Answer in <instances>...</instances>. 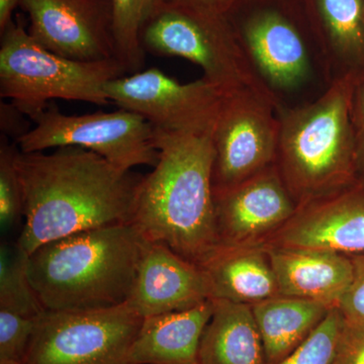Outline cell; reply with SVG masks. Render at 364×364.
<instances>
[{
    "label": "cell",
    "mask_w": 364,
    "mask_h": 364,
    "mask_svg": "<svg viewBox=\"0 0 364 364\" xmlns=\"http://www.w3.org/2000/svg\"><path fill=\"white\" fill-rule=\"evenodd\" d=\"M23 196L18 245L30 255L71 235L133 221L144 176L97 153L67 146L54 152L18 151Z\"/></svg>",
    "instance_id": "6da1fadb"
},
{
    "label": "cell",
    "mask_w": 364,
    "mask_h": 364,
    "mask_svg": "<svg viewBox=\"0 0 364 364\" xmlns=\"http://www.w3.org/2000/svg\"><path fill=\"white\" fill-rule=\"evenodd\" d=\"M212 132L171 133L155 128L159 160L143 177L133 223L158 242L200 265L219 247Z\"/></svg>",
    "instance_id": "7a4b0ae2"
},
{
    "label": "cell",
    "mask_w": 364,
    "mask_h": 364,
    "mask_svg": "<svg viewBox=\"0 0 364 364\" xmlns=\"http://www.w3.org/2000/svg\"><path fill=\"white\" fill-rule=\"evenodd\" d=\"M361 78L340 76L312 102L277 111V166L298 208L360 181L353 104Z\"/></svg>",
    "instance_id": "3957f363"
},
{
    "label": "cell",
    "mask_w": 364,
    "mask_h": 364,
    "mask_svg": "<svg viewBox=\"0 0 364 364\" xmlns=\"http://www.w3.org/2000/svg\"><path fill=\"white\" fill-rule=\"evenodd\" d=\"M144 240L133 223L49 242L30 254L28 277L46 311L97 310L130 296Z\"/></svg>",
    "instance_id": "277c9868"
},
{
    "label": "cell",
    "mask_w": 364,
    "mask_h": 364,
    "mask_svg": "<svg viewBox=\"0 0 364 364\" xmlns=\"http://www.w3.org/2000/svg\"><path fill=\"white\" fill-rule=\"evenodd\" d=\"M0 33V97L33 122L54 100L111 104L105 85L127 73L117 59L80 62L49 51L28 33L20 18Z\"/></svg>",
    "instance_id": "5b68a950"
},
{
    "label": "cell",
    "mask_w": 364,
    "mask_h": 364,
    "mask_svg": "<svg viewBox=\"0 0 364 364\" xmlns=\"http://www.w3.org/2000/svg\"><path fill=\"white\" fill-rule=\"evenodd\" d=\"M229 18L277 111L312 102L334 80L316 37H309L284 9L260 6Z\"/></svg>",
    "instance_id": "8992f818"
},
{
    "label": "cell",
    "mask_w": 364,
    "mask_h": 364,
    "mask_svg": "<svg viewBox=\"0 0 364 364\" xmlns=\"http://www.w3.org/2000/svg\"><path fill=\"white\" fill-rule=\"evenodd\" d=\"M141 44L145 52L179 57L200 66L203 78L225 95L250 88L272 98L254 71L229 16L162 4L144 26Z\"/></svg>",
    "instance_id": "52a82bcc"
},
{
    "label": "cell",
    "mask_w": 364,
    "mask_h": 364,
    "mask_svg": "<svg viewBox=\"0 0 364 364\" xmlns=\"http://www.w3.org/2000/svg\"><path fill=\"white\" fill-rule=\"evenodd\" d=\"M142 322L128 301L97 310L45 311L23 364H128Z\"/></svg>",
    "instance_id": "ba28073f"
},
{
    "label": "cell",
    "mask_w": 364,
    "mask_h": 364,
    "mask_svg": "<svg viewBox=\"0 0 364 364\" xmlns=\"http://www.w3.org/2000/svg\"><path fill=\"white\" fill-rule=\"evenodd\" d=\"M35 123L16 142L21 152L74 146L97 153L124 170L154 167L159 160L154 127L145 117L127 109L68 116L49 105Z\"/></svg>",
    "instance_id": "9c48e42d"
},
{
    "label": "cell",
    "mask_w": 364,
    "mask_h": 364,
    "mask_svg": "<svg viewBox=\"0 0 364 364\" xmlns=\"http://www.w3.org/2000/svg\"><path fill=\"white\" fill-rule=\"evenodd\" d=\"M277 105L250 88L225 95L213 129L214 191L233 188L277 163Z\"/></svg>",
    "instance_id": "30bf717a"
},
{
    "label": "cell",
    "mask_w": 364,
    "mask_h": 364,
    "mask_svg": "<svg viewBox=\"0 0 364 364\" xmlns=\"http://www.w3.org/2000/svg\"><path fill=\"white\" fill-rule=\"evenodd\" d=\"M105 92L111 104L140 114L154 128L183 134L212 132L225 97L207 79L182 85L156 68L114 79Z\"/></svg>",
    "instance_id": "8fae6325"
},
{
    "label": "cell",
    "mask_w": 364,
    "mask_h": 364,
    "mask_svg": "<svg viewBox=\"0 0 364 364\" xmlns=\"http://www.w3.org/2000/svg\"><path fill=\"white\" fill-rule=\"evenodd\" d=\"M28 32L64 58L80 62L117 59L112 0H21Z\"/></svg>",
    "instance_id": "7c38bea8"
},
{
    "label": "cell",
    "mask_w": 364,
    "mask_h": 364,
    "mask_svg": "<svg viewBox=\"0 0 364 364\" xmlns=\"http://www.w3.org/2000/svg\"><path fill=\"white\" fill-rule=\"evenodd\" d=\"M215 205L220 244L226 246L258 245L298 210L277 163L233 188L215 191Z\"/></svg>",
    "instance_id": "4fadbf2b"
},
{
    "label": "cell",
    "mask_w": 364,
    "mask_h": 364,
    "mask_svg": "<svg viewBox=\"0 0 364 364\" xmlns=\"http://www.w3.org/2000/svg\"><path fill=\"white\" fill-rule=\"evenodd\" d=\"M212 299L200 265L158 242L144 240L128 303L140 317L188 310Z\"/></svg>",
    "instance_id": "5bb4252c"
},
{
    "label": "cell",
    "mask_w": 364,
    "mask_h": 364,
    "mask_svg": "<svg viewBox=\"0 0 364 364\" xmlns=\"http://www.w3.org/2000/svg\"><path fill=\"white\" fill-rule=\"evenodd\" d=\"M269 245L364 252V182L301 205Z\"/></svg>",
    "instance_id": "9a60e30c"
},
{
    "label": "cell",
    "mask_w": 364,
    "mask_h": 364,
    "mask_svg": "<svg viewBox=\"0 0 364 364\" xmlns=\"http://www.w3.org/2000/svg\"><path fill=\"white\" fill-rule=\"evenodd\" d=\"M280 296L338 306L352 280L350 257L323 249L265 246Z\"/></svg>",
    "instance_id": "2e32d148"
},
{
    "label": "cell",
    "mask_w": 364,
    "mask_h": 364,
    "mask_svg": "<svg viewBox=\"0 0 364 364\" xmlns=\"http://www.w3.org/2000/svg\"><path fill=\"white\" fill-rule=\"evenodd\" d=\"M213 299L188 309L143 318L128 364H200V340L213 315Z\"/></svg>",
    "instance_id": "e0dca14e"
},
{
    "label": "cell",
    "mask_w": 364,
    "mask_h": 364,
    "mask_svg": "<svg viewBox=\"0 0 364 364\" xmlns=\"http://www.w3.org/2000/svg\"><path fill=\"white\" fill-rule=\"evenodd\" d=\"M200 267L212 299L253 306L280 296L264 246L220 245Z\"/></svg>",
    "instance_id": "ac0fdd59"
},
{
    "label": "cell",
    "mask_w": 364,
    "mask_h": 364,
    "mask_svg": "<svg viewBox=\"0 0 364 364\" xmlns=\"http://www.w3.org/2000/svg\"><path fill=\"white\" fill-rule=\"evenodd\" d=\"M306 21L333 78L364 68V0H304Z\"/></svg>",
    "instance_id": "d6986e66"
},
{
    "label": "cell",
    "mask_w": 364,
    "mask_h": 364,
    "mask_svg": "<svg viewBox=\"0 0 364 364\" xmlns=\"http://www.w3.org/2000/svg\"><path fill=\"white\" fill-rule=\"evenodd\" d=\"M212 299L214 310L200 340V364H267L252 306Z\"/></svg>",
    "instance_id": "ffe728a7"
},
{
    "label": "cell",
    "mask_w": 364,
    "mask_h": 364,
    "mask_svg": "<svg viewBox=\"0 0 364 364\" xmlns=\"http://www.w3.org/2000/svg\"><path fill=\"white\" fill-rule=\"evenodd\" d=\"M252 306L267 364H275L296 350L321 324L332 306L320 303L277 296Z\"/></svg>",
    "instance_id": "44dd1931"
},
{
    "label": "cell",
    "mask_w": 364,
    "mask_h": 364,
    "mask_svg": "<svg viewBox=\"0 0 364 364\" xmlns=\"http://www.w3.org/2000/svg\"><path fill=\"white\" fill-rule=\"evenodd\" d=\"M117 59L132 74L142 71L145 50L141 33L162 0H112Z\"/></svg>",
    "instance_id": "7402d4cb"
},
{
    "label": "cell",
    "mask_w": 364,
    "mask_h": 364,
    "mask_svg": "<svg viewBox=\"0 0 364 364\" xmlns=\"http://www.w3.org/2000/svg\"><path fill=\"white\" fill-rule=\"evenodd\" d=\"M28 255L18 242L0 246V308L39 317L45 312L28 277Z\"/></svg>",
    "instance_id": "603a6c76"
},
{
    "label": "cell",
    "mask_w": 364,
    "mask_h": 364,
    "mask_svg": "<svg viewBox=\"0 0 364 364\" xmlns=\"http://www.w3.org/2000/svg\"><path fill=\"white\" fill-rule=\"evenodd\" d=\"M18 149L1 135L0 142V229L7 235L23 221V196L16 167Z\"/></svg>",
    "instance_id": "cb8c5ba5"
},
{
    "label": "cell",
    "mask_w": 364,
    "mask_h": 364,
    "mask_svg": "<svg viewBox=\"0 0 364 364\" xmlns=\"http://www.w3.org/2000/svg\"><path fill=\"white\" fill-rule=\"evenodd\" d=\"M344 323L343 314L334 306L303 344L275 364H331Z\"/></svg>",
    "instance_id": "d4e9b609"
},
{
    "label": "cell",
    "mask_w": 364,
    "mask_h": 364,
    "mask_svg": "<svg viewBox=\"0 0 364 364\" xmlns=\"http://www.w3.org/2000/svg\"><path fill=\"white\" fill-rule=\"evenodd\" d=\"M38 318L0 308V360L23 363Z\"/></svg>",
    "instance_id": "484cf974"
},
{
    "label": "cell",
    "mask_w": 364,
    "mask_h": 364,
    "mask_svg": "<svg viewBox=\"0 0 364 364\" xmlns=\"http://www.w3.org/2000/svg\"><path fill=\"white\" fill-rule=\"evenodd\" d=\"M348 256L353 273L350 286L338 308L348 322L364 323V252Z\"/></svg>",
    "instance_id": "4316f807"
},
{
    "label": "cell",
    "mask_w": 364,
    "mask_h": 364,
    "mask_svg": "<svg viewBox=\"0 0 364 364\" xmlns=\"http://www.w3.org/2000/svg\"><path fill=\"white\" fill-rule=\"evenodd\" d=\"M331 364H364V323L345 320Z\"/></svg>",
    "instance_id": "83f0119b"
},
{
    "label": "cell",
    "mask_w": 364,
    "mask_h": 364,
    "mask_svg": "<svg viewBox=\"0 0 364 364\" xmlns=\"http://www.w3.org/2000/svg\"><path fill=\"white\" fill-rule=\"evenodd\" d=\"M26 114L14 107L11 102H1L0 105V129L2 135L11 136L16 141L31 131L30 124L25 119Z\"/></svg>",
    "instance_id": "f1b7e54d"
},
{
    "label": "cell",
    "mask_w": 364,
    "mask_h": 364,
    "mask_svg": "<svg viewBox=\"0 0 364 364\" xmlns=\"http://www.w3.org/2000/svg\"><path fill=\"white\" fill-rule=\"evenodd\" d=\"M359 181L364 182V75L359 81L353 104Z\"/></svg>",
    "instance_id": "f546056e"
},
{
    "label": "cell",
    "mask_w": 364,
    "mask_h": 364,
    "mask_svg": "<svg viewBox=\"0 0 364 364\" xmlns=\"http://www.w3.org/2000/svg\"><path fill=\"white\" fill-rule=\"evenodd\" d=\"M245 0H162V4L193 7V9L229 16Z\"/></svg>",
    "instance_id": "4dcf8cb0"
},
{
    "label": "cell",
    "mask_w": 364,
    "mask_h": 364,
    "mask_svg": "<svg viewBox=\"0 0 364 364\" xmlns=\"http://www.w3.org/2000/svg\"><path fill=\"white\" fill-rule=\"evenodd\" d=\"M21 0H0V32L13 21L14 9L20 6Z\"/></svg>",
    "instance_id": "1f68e13d"
},
{
    "label": "cell",
    "mask_w": 364,
    "mask_h": 364,
    "mask_svg": "<svg viewBox=\"0 0 364 364\" xmlns=\"http://www.w3.org/2000/svg\"><path fill=\"white\" fill-rule=\"evenodd\" d=\"M0 364H23V363H16V361L0 360Z\"/></svg>",
    "instance_id": "d6a6232c"
},
{
    "label": "cell",
    "mask_w": 364,
    "mask_h": 364,
    "mask_svg": "<svg viewBox=\"0 0 364 364\" xmlns=\"http://www.w3.org/2000/svg\"><path fill=\"white\" fill-rule=\"evenodd\" d=\"M250 1H265V0H250Z\"/></svg>",
    "instance_id": "836d02e7"
}]
</instances>
